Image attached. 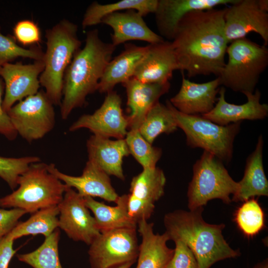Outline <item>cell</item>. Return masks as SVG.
<instances>
[{
    "instance_id": "2e32d148",
    "label": "cell",
    "mask_w": 268,
    "mask_h": 268,
    "mask_svg": "<svg viewBox=\"0 0 268 268\" xmlns=\"http://www.w3.org/2000/svg\"><path fill=\"white\" fill-rule=\"evenodd\" d=\"M48 171L82 197H98L116 202L119 196L112 186L109 176L94 163L88 160L81 175L74 176L60 171L54 164H48Z\"/></svg>"
},
{
    "instance_id": "ab89813d",
    "label": "cell",
    "mask_w": 268,
    "mask_h": 268,
    "mask_svg": "<svg viewBox=\"0 0 268 268\" xmlns=\"http://www.w3.org/2000/svg\"><path fill=\"white\" fill-rule=\"evenodd\" d=\"M14 241L10 232L0 239V268H8L11 259L17 252L13 248Z\"/></svg>"
},
{
    "instance_id": "1f68e13d",
    "label": "cell",
    "mask_w": 268,
    "mask_h": 268,
    "mask_svg": "<svg viewBox=\"0 0 268 268\" xmlns=\"http://www.w3.org/2000/svg\"><path fill=\"white\" fill-rule=\"evenodd\" d=\"M234 220L238 228L248 238L258 234L265 227V216L257 200L244 201L235 211Z\"/></svg>"
},
{
    "instance_id": "5bb4252c",
    "label": "cell",
    "mask_w": 268,
    "mask_h": 268,
    "mask_svg": "<svg viewBox=\"0 0 268 268\" xmlns=\"http://www.w3.org/2000/svg\"><path fill=\"white\" fill-rule=\"evenodd\" d=\"M58 207L59 228L70 239L89 245L100 234L84 197L73 189L67 190Z\"/></svg>"
},
{
    "instance_id": "7c38bea8",
    "label": "cell",
    "mask_w": 268,
    "mask_h": 268,
    "mask_svg": "<svg viewBox=\"0 0 268 268\" xmlns=\"http://www.w3.org/2000/svg\"><path fill=\"white\" fill-rule=\"evenodd\" d=\"M166 179L161 169H143L134 177L127 194V207L130 217L137 223L151 216L155 203L164 194Z\"/></svg>"
},
{
    "instance_id": "e575fe53",
    "label": "cell",
    "mask_w": 268,
    "mask_h": 268,
    "mask_svg": "<svg viewBox=\"0 0 268 268\" xmlns=\"http://www.w3.org/2000/svg\"><path fill=\"white\" fill-rule=\"evenodd\" d=\"M40 161L39 157L35 156L21 157L0 156V178L14 190L17 187L19 176L31 164Z\"/></svg>"
},
{
    "instance_id": "74e56055",
    "label": "cell",
    "mask_w": 268,
    "mask_h": 268,
    "mask_svg": "<svg viewBox=\"0 0 268 268\" xmlns=\"http://www.w3.org/2000/svg\"><path fill=\"white\" fill-rule=\"evenodd\" d=\"M26 212L19 208H0V239L8 234L17 224L18 220Z\"/></svg>"
},
{
    "instance_id": "836d02e7",
    "label": "cell",
    "mask_w": 268,
    "mask_h": 268,
    "mask_svg": "<svg viewBox=\"0 0 268 268\" xmlns=\"http://www.w3.org/2000/svg\"><path fill=\"white\" fill-rule=\"evenodd\" d=\"M19 57L43 61L44 52L38 47L27 49L19 46L13 37L4 35L0 28V67Z\"/></svg>"
},
{
    "instance_id": "f1b7e54d",
    "label": "cell",
    "mask_w": 268,
    "mask_h": 268,
    "mask_svg": "<svg viewBox=\"0 0 268 268\" xmlns=\"http://www.w3.org/2000/svg\"><path fill=\"white\" fill-rule=\"evenodd\" d=\"M59 215L58 205L41 209L26 221L18 222L10 234L14 240L24 236L39 234L46 238L59 228Z\"/></svg>"
},
{
    "instance_id": "603a6c76",
    "label": "cell",
    "mask_w": 268,
    "mask_h": 268,
    "mask_svg": "<svg viewBox=\"0 0 268 268\" xmlns=\"http://www.w3.org/2000/svg\"><path fill=\"white\" fill-rule=\"evenodd\" d=\"M88 160L109 176L124 180L123 159L130 154L125 138L111 140L93 134L87 140Z\"/></svg>"
},
{
    "instance_id": "b9f144b4",
    "label": "cell",
    "mask_w": 268,
    "mask_h": 268,
    "mask_svg": "<svg viewBox=\"0 0 268 268\" xmlns=\"http://www.w3.org/2000/svg\"><path fill=\"white\" fill-rule=\"evenodd\" d=\"M134 262H129L113 268H131Z\"/></svg>"
},
{
    "instance_id": "7402d4cb",
    "label": "cell",
    "mask_w": 268,
    "mask_h": 268,
    "mask_svg": "<svg viewBox=\"0 0 268 268\" xmlns=\"http://www.w3.org/2000/svg\"><path fill=\"white\" fill-rule=\"evenodd\" d=\"M143 16L134 9L116 12L104 17L101 23L111 27L112 44L115 47L131 40H140L149 44L164 41L161 36L151 30Z\"/></svg>"
},
{
    "instance_id": "9c48e42d",
    "label": "cell",
    "mask_w": 268,
    "mask_h": 268,
    "mask_svg": "<svg viewBox=\"0 0 268 268\" xmlns=\"http://www.w3.org/2000/svg\"><path fill=\"white\" fill-rule=\"evenodd\" d=\"M54 105L43 90L27 97L7 112L18 134L30 143L44 137L55 125Z\"/></svg>"
},
{
    "instance_id": "8fae6325",
    "label": "cell",
    "mask_w": 268,
    "mask_h": 268,
    "mask_svg": "<svg viewBox=\"0 0 268 268\" xmlns=\"http://www.w3.org/2000/svg\"><path fill=\"white\" fill-rule=\"evenodd\" d=\"M268 0H237L224 14V33L228 43L245 38L250 32L260 35L268 45Z\"/></svg>"
},
{
    "instance_id": "d590c367",
    "label": "cell",
    "mask_w": 268,
    "mask_h": 268,
    "mask_svg": "<svg viewBox=\"0 0 268 268\" xmlns=\"http://www.w3.org/2000/svg\"><path fill=\"white\" fill-rule=\"evenodd\" d=\"M13 38L23 46L38 44L41 41V32L34 21L24 19L18 21L13 28Z\"/></svg>"
},
{
    "instance_id": "484cf974",
    "label": "cell",
    "mask_w": 268,
    "mask_h": 268,
    "mask_svg": "<svg viewBox=\"0 0 268 268\" xmlns=\"http://www.w3.org/2000/svg\"><path fill=\"white\" fill-rule=\"evenodd\" d=\"M263 135L260 134L255 150L246 159L244 176L238 182V188L233 195V201L243 202L256 196H268V181L263 166Z\"/></svg>"
},
{
    "instance_id": "6da1fadb",
    "label": "cell",
    "mask_w": 268,
    "mask_h": 268,
    "mask_svg": "<svg viewBox=\"0 0 268 268\" xmlns=\"http://www.w3.org/2000/svg\"><path fill=\"white\" fill-rule=\"evenodd\" d=\"M226 10L193 11L180 22L171 42L179 70L186 71L189 78L220 74L228 44L224 33Z\"/></svg>"
},
{
    "instance_id": "4fadbf2b",
    "label": "cell",
    "mask_w": 268,
    "mask_h": 268,
    "mask_svg": "<svg viewBox=\"0 0 268 268\" xmlns=\"http://www.w3.org/2000/svg\"><path fill=\"white\" fill-rule=\"evenodd\" d=\"M120 95L112 90L107 93L101 106L91 114L80 116L69 127L74 132L87 129L93 134L104 137L125 138L129 128V121L123 112Z\"/></svg>"
},
{
    "instance_id": "44dd1931",
    "label": "cell",
    "mask_w": 268,
    "mask_h": 268,
    "mask_svg": "<svg viewBox=\"0 0 268 268\" xmlns=\"http://www.w3.org/2000/svg\"><path fill=\"white\" fill-rule=\"evenodd\" d=\"M125 88L127 105L131 114L127 117L129 130H138L147 113L170 88V83H150L132 77L122 84Z\"/></svg>"
},
{
    "instance_id": "d4e9b609",
    "label": "cell",
    "mask_w": 268,
    "mask_h": 268,
    "mask_svg": "<svg viewBox=\"0 0 268 268\" xmlns=\"http://www.w3.org/2000/svg\"><path fill=\"white\" fill-rule=\"evenodd\" d=\"M137 228L141 242L135 268H166L174 253L167 245V234L154 233L153 223L146 220L138 222Z\"/></svg>"
},
{
    "instance_id": "277c9868",
    "label": "cell",
    "mask_w": 268,
    "mask_h": 268,
    "mask_svg": "<svg viewBox=\"0 0 268 268\" xmlns=\"http://www.w3.org/2000/svg\"><path fill=\"white\" fill-rule=\"evenodd\" d=\"M77 31L76 24L64 19L45 32L47 47L44 53V67L39 81L54 105H61L65 73L80 49L81 41Z\"/></svg>"
},
{
    "instance_id": "ffe728a7",
    "label": "cell",
    "mask_w": 268,
    "mask_h": 268,
    "mask_svg": "<svg viewBox=\"0 0 268 268\" xmlns=\"http://www.w3.org/2000/svg\"><path fill=\"white\" fill-rule=\"evenodd\" d=\"M226 89L219 88V97L213 108L202 116L215 124L226 126L244 120H257L266 118L268 115V105L260 103L261 93L257 89L254 93L245 95L247 101L236 105L227 102L225 98Z\"/></svg>"
},
{
    "instance_id": "e0dca14e",
    "label": "cell",
    "mask_w": 268,
    "mask_h": 268,
    "mask_svg": "<svg viewBox=\"0 0 268 268\" xmlns=\"http://www.w3.org/2000/svg\"><path fill=\"white\" fill-rule=\"evenodd\" d=\"M176 70L179 67L172 43L164 40L148 45L147 53L133 77L144 83H165Z\"/></svg>"
},
{
    "instance_id": "7a4b0ae2",
    "label": "cell",
    "mask_w": 268,
    "mask_h": 268,
    "mask_svg": "<svg viewBox=\"0 0 268 268\" xmlns=\"http://www.w3.org/2000/svg\"><path fill=\"white\" fill-rule=\"evenodd\" d=\"M116 47L103 42L97 29L86 33L85 43L73 56L65 73L61 118L67 119L75 108L82 107L87 96L97 90L105 69Z\"/></svg>"
},
{
    "instance_id": "5b68a950",
    "label": "cell",
    "mask_w": 268,
    "mask_h": 268,
    "mask_svg": "<svg viewBox=\"0 0 268 268\" xmlns=\"http://www.w3.org/2000/svg\"><path fill=\"white\" fill-rule=\"evenodd\" d=\"M18 188L0 198V207L17 208L33 213L58 205L69 188L48 170L41 161L31 164L19 177Z\"/></svg>"
},
{
    "instance_id": "d6986e66",
    "label": "cell",
    "mask_w": 268,
    "mask_h": 268,
    "mask_svg": "<svg viewBox=\"0 0 268 268\" xmlns=\"http://www.w3.org/2000/svg\"><path fill=\"white\" fill-rule=\"evenodd\" d=\"M182 73V83L178 92L169 101L178 111L187 115H202L209 112L217 101L220 85V78L202 83L190 81Z\"/></svg>"
},
{
    "instance_id": "f546056e",
    "label": "cell",
    "mask_w": 268,
    "mask_h": 268,
    "mask_svg": "<svg viewBox=\"0 0 268 268\" xmlns=\"http://www.w3.org/2000/svg\"><path fill=\"white\" fill-rule=\"evenodd\" d=\"M177 128V123L169 108L166 105L158 102L147 113L138 131L147 141L152 144L160 134L172 133Z\"/></svg>"
},
{
    "instance_id": "60d3db41",
    "label": "cell",
    "mask_w": 268,
    "mask_h": 268,
    "mask_svg": "<svg viewBox=\"0 0 268 268\" xmlns=\"http://www.w3.org/2000/svg\"><path fill=\"white\" fill-rule=\"evenodd\" d=\"M254 268H268V263L267 261L258 264Z\"/></svg>"
},
{
    "instance_id": "52a82bcc",
    "label": "cell",
    "mask_w": 268,
    "mask_h": 268,
    "mask_svg": "<svg viewBox=\"0 0 268 268\" xmlns=\"http://www.w3.org/2000/svg\"><path fill=\"white\" fill-rule=\"evenodd\" d=\"M166 105L171 111L178 128L184 132L186 143L191 148H201L228 163L233 152V143L241 122L220 126L200 115H187L174 108L169 100Z\"/></svg>"
},
{
    "instance_id": "4316f807",
    "label": "cell",
    "mask_w": 268,
    "mask_h": 268,
    "mask_svg": "<svg viewBox=\"0 0 268 268\" xmlns=\"http://www.w3.org/2000/svg\"><path fill=\"white\" fill-rule=\"evenodd\" d=\"M87 208L94 215L100 232L122 228H137V223L130 217L127 207V194L119 196L115 203L110 206L90 197H84Z\"/></svg>"
},
{
    "instance_id": "cb8c5ba5",
    "label": "cell",
    "mask_w": 268,
    "mask_h": 268,
    "mask_svg": "<svg viewBox=\"0 0 268 268\" xmlns=\"http://www.w3.org/2000/svg\"><path fill=\"white\" fill-rule=\"evenodd\" d=\"M147 50L148 45L139 46L132 43L125 44L124 50L107 66L99 82L97 91L107 93L113 90L117 84H122L133 77Z\"/></svg>"
},
{
    "instance_id": "ac0fdd59",
    "label": "cell",
    "mask_w": 268,
    "mask_h": 268,
    "mask_svg": "<svg viewBox=\"0 0 268 268\" xmlns=\"http://www.w3.org/2000/svg\"><path fill=\"white\" fill-rule=\"evenodd\" d=\"M236 0H158L154 14L159 35L172 41L180 22L188 13L214 8L218 5L232 4Z\"/></svg>"
},
{
    "instance_id": "d6a6232c",
    "label": "cell",
    "mask_w": 268,
    "mask_h": 268,
    "mask_svg": "<svg viewBox=\"0 0 268 268\" xmlns=\"http://www.w3.org/2000/svg\"><path fill=\"white\" fill-rule=\"evenodd\" d=\"M131 154L143 169L156 167L162 155V149L152 146L140 134L138 130L128 131L125 138Z\"/></svg>"
},
{
    "instance_id": "4dcf8cb0",
    "label": "cell",
    "mask_w": 268,
    "mask_h": 268,
    "mask_svg": "<svg viewBox=\"0 0 268 268\" xmlns=\"http://www.w3.org/2000/svg\"><path fill=\"white\" fill-rule=\"evenodd\" d=\"M60 231L58 228L36 250L17 255L18 260L33 268H63L59 255Z\"/></svg>"
},
{
    "instance_id": "30bf717a",
    "label": "cell",
    "mask_w": 268,
    "mask_h": 268,
    "mask_svg": "<svg viewBox=\"0 0 268 268\" xmlns=\"http://www.w3.org/2000/svg\"><path fill=\"white\" fill-rule=\"evenodd\" d=\"M136 229L122 228L100 234L89 245L91 268H113L135 262L139 252Z\"/></svg>"
},
{
    "instance_id": "9a60e30c",
    "label": "cell",
    "mask_w": 268,
    "mask_h": 268,
    "mask_svg": "<svg viewBox=\"0 0 268 268\" xmlns=\"http://www.w3.org/2000/svg\"><path fill=\"white\" fill-rule=\"evenodd\" d=\"M44 67L42 60L29 64L8 63L0 67V77L4 84L2 107L5 111L7 112L16 102L39 91V77Z\"/></svg>"
},
{
    "instance_id": "f35d334b",
    "label": "cell",
    "mask_w": 268,
    "mask_h": 268,
    "mask_svg": "<svg viewBox=\"0 0 268 268\" xmlns=\"http://www.w3.org/2000/svg\"><path fill=\"white\" fill-rule=\"evenodd\" d=\"M4 84L0 78V134L10 140H14L18 135L13 126L7 112L2 107V95Z\"/></svg>"
},
{
    "instance_id": "ba28073f",
    "label": "cell",
    "mask_w": 268,
    "mask_h": 268,
    "mask_svg": "<svg viewBox=\"0 0 268 268\" xmlns=\"http://www.w3.org/2000/svg\"><path fill=\"white\" fill-rule=\"evenodd\" d=\"M187 197L190 210L202 207L211 200L218 199L229 203L238 188V182L230 176L223 163L213 154L203 151L193 168Z\"/></svg>"
},
{
    "instance_id": "8d00e7d4",
    "label": "cell",
    "mask_w": 268,
    "mask_h": 268,
    "mask_svg": "<svg viewBox=\"0 0 268 268\" xmlns=\"http://www.w3.org/2000/svg\"><path fill=\"white\" fill-rule=\"evenodd\" d=\"M174 242L173 255L166 268H198L196 258L186 244L181 240Z\"/></svg>"
},
{
    "instance_id": "83f0119b",
    "label": "cell",
    "mask_w": 268,
    "mask_h": 268,
    "mask_svg": "<svg viewBox=\"0 0 268 268\" xmlns=\"http://www.w3.org/2000/svg\"><path fill=\"white\" fill-rule=\"evenodd\" d=\"M157 2L158 0H122L102 4L93 1L86 10L81 25L85 29L98 24L106 16L123 10L134 9L144 16L155 12Z\"/></svg>"
},
{
    "instance_id": "8992f818",
    "label": "cell",
    "mask_w": 268,
    "mask_h": 268,
    "mask_svg": "<svg viewBox=\"0 0 268 268\" xmlns=\"http://www.w3.org/2000/svg\"><path fill=\"white\" fill-rule=\"evenodd\" d=\"M228 62L218 76L220 85L245 95L254 92L268 66V49L245 38L233 41L226 50Z\"/></svg>"
},
{
    "instance_id": "3957f363",
    "label": "cell",
    "mask_w": 268,
    "mask_h": 268,
    "mask_svg": "<svg viewBox=\"0 0 268 268\" xmlns=\"http://www.w3.org/2000/svg\"><path fill=\"white\" fill-rule=\"evenodd\" d=\"M202 210V207L166 214L163 221L169 240H181L186 243L196 258L198 268H210L217 262L239 256V251L231 248L224 238L225 225L206 223Z\"/></svg>"
}]
</instances>
